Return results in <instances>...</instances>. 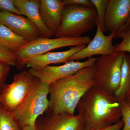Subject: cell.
I'll list each match as a JSON object with an SVG mask.
<instances>
[{
  "label": "cell",
  "mask_w": 130,
  "mask_h": 130,
  "mask_svg": "<svg viewBox=\"0 0 130 130\" xmlns=\"http://www.w3.org/2000/svg\"><path fill=\"white\" fill-rule=\"evenodd\" d=\"M76 109L83 116L84 130L106 128L122 118L120 103L115 95L94 86L81 98Z\"/></svg>",
  "instance_id": "1"
},
{
  "label": "cell",
  "mask_w": 130,
  "mask_h": 130,
  "mask_svg": "<svg viewBox=\"0 0 130 130\" xmlns=\"http://www.w3.org/2000/svg\"><path fill=\"white\" fill-rule=\"evenodd\" d=\"M93 65L81 69L72 76L50 84L48 110L54 113H67L74 115L81 98L94 87Z\"/></svg>",
  "instance_id": "2"
},
{
  "label": "cell",
  "mask_w": 130,
  "mask_h": 130,
  "mask_svg": "<svg viewBox=\"0 0 130 130\" xmlns=\"http://www.w3.org/2000/svg\"><path fill=\"white\" fill-rule=\"evenodd\" d=\"M95 8L77 5L64 6L55 38L79 37L97 25Z\"/></svg>",
  "instance_id": "3"
},
{
  "label": "cell",
  "mask_w": 130,
  "mask_h": 130,
  "mask_svg": "<svg viewBox=\"0 0 130 130\" xmlns=\"http://www.w3.org/2000/svg\"><path fill=\"white\" fill-rule=\"evenodd\" d=\"M49 86L39 80L22 104L12 112L22 128L26 126L36 128L37 119L48 109Z\"/></svg>",
  "instance_id": "4"
},
{
  "label": "cell",
  "mask_w": 130,
  "mask_h": 130,
  "mask_svg": "<svg viewBox=\"0 0 130 130\" xmlns=\"http://www.w3.org/2000/svg\"><path fill=\"white\" fill-rule=\"evenodd\" d=\"M125 53L115 52L97 59L93 65L94 86L115 94L120 85L121 67Z\"/></svg>",
  "instance_id": "5"
},
{
  "label": "cell",
  "mask_w": 130,
  "mask_h": 130,
  "mask_svg": "<svg viewBox=\"0 0 130 130\" xmlns=\"http://www.w3.org/2000/svg\"><path fill=\"white\" fill-rule=\"evenodd\" d=\"M39 80L28 70L15 74L11 83L6 84L0 95V105L3 109L14 112Z\"/></svg>",
  "instance_id": "6"
},
{
  "label": "cell",
  "mask_w": 130,
  "mask_h": 130,
  "mask_svg": "<svg viewBox=\"0 0 130 130\" xmlns=\"http://www.w3.org/2000/svg\"><path fill=\"white\" fill-rule=\"evenodd\" d=\"M91 40L89 36L76 38L62 37L54 39L41 37L28 42L14 52V53L18 59V63L27 58L46 53L55 49L86 45Z\"/></svg>",
  "instance_id": "7"
},
{
  "label": "cell",
  "mask_w": 130,
  "mask_h": 130,
  "mask_svg": "<svg viewBox=\"0 0 130 130\" xmlns=\"http://www.w3.org/2000/svg\"><path fill=\"white\" fill-rule=\"evenodd\" d=\"M96 59L97 58L92 57L82 62L72 61L61 66H48L41 70L29 68L28 70L42 82L50 85L59 79L72 76L83 68L92 66Z\"/></svg>",
  "instance_id": "8"
},
{
  "label": "cell",
  "mask_w": 130,
  "mask_h": 130,
  "mask_svg": "<svg viewBox=\"0 0 130 130\" xmlns=\"http://www.w3.org/2000/svg\"><path fill=\"white\" fill-rule=\"evenodd\" d=\"M84 120L81 114L55 113L47 110L36 123V130H84Z\"/></svg>",
  "instance_id": "9"
},
{
  "label": "cell",
  "mask_w": 130,
  "mask_h": 130,
  "mask_svg": "<svg viewBox=\"0 0 130 130\" xmlns=\"http://www.w3.org/2000/svg\"><path fill=\"white\" fill-rule=\"evenodd\" d=\"M96 27V32L93 40H91L85 48L68 58L67 62L91 58L95 55H110L115 53V47L113 44V40L117 32H111L109 35L106 36L98 22Z\"/></svg>",
  "instance_id": "10"
},
{
  "label": "cell",
  "mask_w": 130,
  "mask_h": 130,
  "mask_svg": "<svg viewBox=\"0 0 130 130\" xmlns=\"http://www.w3.org/2000/svg\"><path fill=\"white\" fill-rule=\"evenodd\" d=\"M0 24L6 26L28 42L43 37L36 26L22 15L7 11H0Z\"/></svg>",
  "instance_id": "11"
},
{
  "label": "cell",
  "mask_w": 130,
  "mask_h": 130,
  "mask_svg": "<svg viewBox=\"0 0 130 130\" xmlns=\"http://www.w3.org/2000/svg\"><path fill=\"white\" fill-rule=\"evenodd\" d=\"M86 45L72 47L66 51L48 52L43 54L32 56L20 61L16 67L19 70L26 67L38 70L51 64L66 63L67 62L68 58L85 48Z\"/></svg>",
  "instance_id": "12"
},
{
  "label": "cell",
  "mask_w": 130,
  "mask_h": 130,
  "mask_svg": "<svg viewBox=\"0 0 130 130\" xmlns=\"http://www.w3.org/2000/svg\"><path fill=\"white\" fill-rule=\"evenodd\" d=\"M130 16V0H108L105 15V32L119 31Z\"/></svg>",
  "instance_id": "13"
},
{
  "label": "cell",
  "mask_w": 130,
  "mask_h": 130,
  "mask_svg": "<svg viewBox=\"0 0 130 130\" xmlns=\"http://www.w3.org/2000/svg\"><path fill=\"white\" fill-rule=\"evenodd\" d=\"M64 7V2L61 0H40L41 19L53 36L60 26Z\"/></svg>",
  "instance_id": "14"
},
{
  "label": "cell",
  "mask_w": 130,
  "mask_h": 130,
  "mask_svg": "<svg viewBox=\"0 0 130 130\" xmlns=\"http://www.w3.org/2000/svg\"><path fill=\"white\" fill-rule=\"evenodd\" d=\"M14 6L22 16L29 19L38 28L42 37L53 36L42 21L40 16V0H13Z\"/></svg>",
  "instance_id": "15"
},
{
  "label": "cell",
  "mask_w": 130,
  "mask_h": 130,
  "mask_svg": "<svg viewBox=\"0 0 130 130\" xmlns=\"http://www.w3.org/2000/svg\"><path fill=\"white\" fill-rule=\"evenodd\" d=\"M28 42L23 37L0 24V45L14 53Z\"/></svg>",
  "instance_id": "16"
},
{
  "label": "cell",
  "mask_w": 130,
  "mask_h": 130,
  "mask_svg": "<svg viewBox=\"0 0 130 130\" xmlns=\"http://www.w3.org/2000/svg\"><path fill=\"white\" fill-rule=\"evenodd\" d=\"M130 88V54H125L121 67L120 85L115 95L120 102L123 101Z\"/></svg>",
  "instance_id": "17"
},
{
  "label": "cell",
  "mask_w": 130,
  "mask_h": 130,
  "mask_svg": "<svg viewBox=\"0 0 130 130\" xmlns=\"http://www.w3.org/2000/svg\"><path fill=\"white\" fill-rule=\"evenodd\" d=\"M23 128L11 112L2 109L0 111V130H22Z\"/></svg>",
  "instance_id": "18"
},
{
  "label": "cell",
  "mask_w": 130,
  "mask_h": 130,
  "mask_svg": "<svg viewBox=\"0 0 130 130\" xmlns=\"http://www.w3.org/2000/svg\"><path fill=\"white\" fill-rule=\"evenodd\" d=\"M90 1L96 11L98 23L100 24L102 30L105 32V17L108 0H90Z\"/></svg>",
  "instance_id": "19"
},
{
  "label": "cell",
  "mask_w": 130,
  "mask_h": 130,
  "mask_svg": "<svg viewBox=\"0 0 130 130\" xmlns=\"http://www.w3.org/2000/svg\"><path fill=\"white\" fill-rule=\"evenodd\" d=\"M122 38V41L115 46V52H128L130 53V26L118 32L115 38Z\"/></svg>",
  "instance_id": "20"
},
{
  "label": "cell",
  "mask_w": 130,
  "mask_h": 130,
  "mask_svg": "<svg viewBox=\"0 0 130 130\" xmlns=\"http://www.w3.org/2000/svg\"><path fill=\"white\" fill-rule=\"evenodd\" d=\"M0 61L8 63L11 66H16L18 59L15 53L0 45Z\"/></svg>",
  "instance_id": "21"
},
{
  "label": "cell",
  "mask_w": 130,
  "mask_h": 130,
  "mask_svg": "<svg viewBox=\"0 0 130 130\" xmlns=\"http://www.w3.org/2000/svg\"><path fill=\"white\" fill-rule=\"evenodd\" d=\"M124 125L121 130H130V106L124 101L120 102Z\"/></svg>",
  "instance_id": "22"
},
{
  "label": "cell",
  "mask_w": 130,
  "mask_h": 130,
  "mask_svg": "<svg viewBox=\"0 0 130 130\" xmlns=\"http://www.w3.org/2000/svg\"><path fill=\"white\" fill-rule=\"evenodd\" d=\"M11 66L6 62L0 61V95L6 85L5 83L9 75Z\"/></svg>",
  "instance_id": "23"
},
{
  "label": "cell",
  "mask_w": 130,
  "mask_h": 130,
  "mask_svg": "<svg viewBox=\"0 0 130 130\" xmlns=\"http://www.w3.org/2000/svg\"><path fill=\"white\" fill-rule=\"evenodd\" d=\"M7 11L21 15L14 6L13 0H0V11Z\"/></svg>",
  "instance_id": "24"
},
{
  "label": "cell",
  "mask_w": 130,
  "mask_h": 130,
  "mask_svg": "<svg viewBox=\"0 0 130 130\" xmlns=\"http://www.w3.org/2000/svg\"><path fill=\"white\" fill-rule=\"evenodd\" d=\"M64 6L77 5L95 8L90 0H64Z\"/></svg>",
  "instance_id": "25"
},
{
  "label": "cell",
  "mask_w": 130,
  "mask_h": 130,
  "mask_svg": "<svg viewBox=\"0 0 130 130\" xmlns=\"http://www.w3.org/2000/svg\"><path fill=\"white\" fill-rule=\"evenodd\" d=\"M123 125H124V122H123V120H121L118 123L108 126V127L100 129L95 130H121L123 128Z\"/></svg>",
  "instance_id": "26"
},
{
  "label": "cell",
  "mask_w": 130,
  "mask_h": 130,
  "mask_svg": "<svg viewBox=\"0 0 130 130\" xmlns=\"http://www.w3.org/2000/svg\"><path fill=\"white\" fill-rule=\"evenodd\" d=\"M124 101L130 106V88L126 94Z\"/></svg>",
  "instance_id": "27"
},
{
  "label": "cell",
  "mask_w": 130,
  "mask_h": 130,
  "mask_svg": "<svg viewBox=\"0 0 130 130\" xmlns=\"http://www.w3.org/2000/svg\"><path fill=\"white\" fill-rule=\"evenodd\" d=\"M130 26V16L129 18V19L128 20V21L126 22V23L125 24V25H124V26L121 28V29L118 32H120V31H121L125 29H126V28H128V27L129 26Z\"/></svg>",
  "instance_id": "28"
},
{
  "label": "cell",
  "mask_w": 130,
  "mask_h": 130,
  "mask_svg": "<svg viewBox=\"0 0 130 130\" xmlns=\"http://www.w3.org/2000/svg\"><path fill=\"white\" fill-rule=\"evenodd\" d=\"M22 130H36V128H34L33 127L30 126H26L23 127Z\"/></svg>",
  "instance_id": "29"
},
{
  "label": "cell",
  "mask_w": 130,
  "mask_h": 130,
  "mask_svg": "<svg viewBox=\"0 0 130 130\" xmlns=\"http://www.w3.org/2000/svg\"><path fill=\"white\" fill-rule=\"evenodd\" d=\"M2 109V107L1 106V105H0V111H1V109Z\"/></svg>",
  "instance_id": "30"
}]
</instances>
